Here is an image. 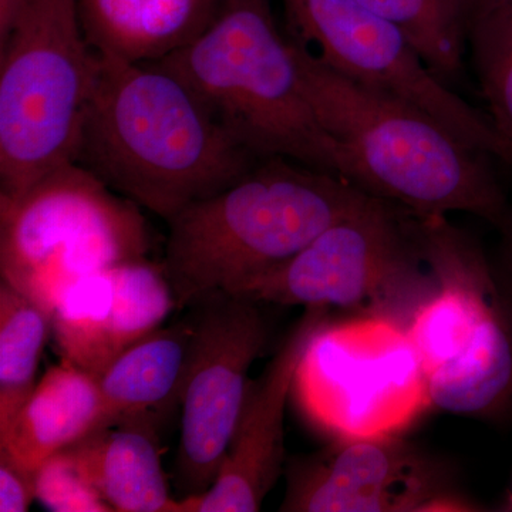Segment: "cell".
<instances>
[{
	"mask_svg": "<svg viewBox=\"0 0 512 512\" xmlns=\"http://www.w3.org/2000/svg\"><path fill=\"white\" fill-rule=\"evenodd\" d=\"M258 161L177 74L100 55L74 163L121 197L168 222Z\"/></svg>",
	"mask_w": 512,
	"mask_h": 512,
	"instance_id": "1",
	"label": "cell"
},
{
	"mask_svg": "<svg viewBox=\"0 0 512 512\" xmlns=\"http://www.w3.org/2000/svg\"><path fill=\"white\" fill-rule=\"evenodd\" d=\"M292 37L306 92L342 148L349 183L419 218L468 212L508 228L512 210L490 157L419 107L330 69Z\"/></svg>",
	"mask_w": 512,
	"mask_h": 512,
	"instance_id": "2",
	"label": "cell"
},
{
	"mask_svg": "<svg viewBox=\"0 0 512 512\" xmlns=\"http://www.w3.org/2000/svg\"><path fill=\"white\" fill-rule=\"evenodd\" d=\"M372 197L309 165L259 160L235 183L167 222L161 265L178 311L274 271Z\"/></svg>",
	"mask_w": 512,
	"mask_h": 512,
	"instance_id": "3",
	"label": "cell"
},
{
	"mask_svg": "<svg viewBox=\"0 0 512 512\" xmlns=\"http://www.w3.org/2000/svg\"><path fill=\"white\" fill-rule=\"evenodd\" d=\"M258 160L286 158L348 180L342 148L306 92L292 36L269 0H218L207 28L158 62Z\"/></svg>",
	"mask_w": 512,
	"mask_h": 512,
	"instance_id": "4",
	"label": "cell"
},
{
	"mask_svg": "<svg viewBox=\"0 0 512 512\" xmlns=\"http://www.w3.org/2000/svg\"><path fill=\"white\" fill-rule=\"evenodd\" d=\"M99 67L79 0H23L0 39V200L74 163Z\"/></svg>",
	"mask_w": 512,
	"mask_h": 512,
	"instance_id": "5",
	"label": "cell"
},
{
	"mask_svg": "<svg viewBox=\"0 0 512 512\" xmlns=\"http://www.w3.org/2000/svg\"><path fill=\"white\" fill-rule=\"evenodd\" d=\"M437 289L407 325L431 406L495 416L512 400V308L487 258L447 217L419 218Z\"/></svg>",
	"mask_w": 512,
	"mask_h": 512,
	"instance_id": "6",
	"label": "cell"
},
{
	"mask_svg": "<svg viewBox=\"0 0 512 512\" xmlns=\"http://www.w3.org/2000/svg\"><path fill=\"white\" fill-rule=\"evenodd\" d=\"M150 248L141 208L77 163L0 200L2 281L50 313L83 276L147 258Z\"/></svg>",
	"mask_w": 512,
	"mask_h": 512,
	"instance_id": "7",
	"label": "cell"
},
{
	"mask_svg": "<svg viewBox=\"0 0 512 512\" xmlns=\"http://www.w3.org/2000/svg\"><path fill=\"white\" fill-rule=\"evenodd\" d=\"M412 212L372 197L284 265L238 289L271 305L338 308L409 325L436 292Z\"/></svg>",
	"mask_w": 512,
	"mask_h": 512,
	"instance_id": "8",
	"label": "cell"
},
{
	"mask_svg": "<svg viewBox=\"0 0 512 512\" xmlns=\"http://www.w3.org/2000/svg\"><path fill=\"white\" fill-rule=\"evenodd\" d=\"M295 386L308 419L335 440L400 436L431 406L406 326L382 316L328 320Z\"/></svg>",
	"mask_w": 512,
	"mask_h": 512,
	"instance_id": "9",
	"label": "cell"
},
{
	"mask_svg": "<svg viewBox=\"0 0 512 512\" xmlns=\"http://www.w3.org/2000/svg\"><path fill=\"white\" fill-rule=\"evenodd\" d=\"M292 35L326 66L353 82L407 101L468 146L512 163V148L488 114L451 92L399 29L359 0H284Z\"/></svg>",
	"mask_w": 512,
	"mask_h": 512,
	"instance_id": "10",
	"label": "cell"
},
{
	"mask_svg": "<svg viewBox=\"0 0 512 512\" xmlns=\"http://www.w3.org/2000/svg\"><path fill=\"white\" fill-rule=\"evenodd\" d=\"M192 338L180 404L181 439L175 481L183 497L210 490L234 436L249 369L269 340L262 303L247 296L212 292L188 308Z\"/></svg>",
	"mask_w": 512,
	"mask_h": 512,
	"instance_id": "11",
	"label": "cell"
},
{
	"mask_svg": "<svg viewBox=\"0 0 512 512\" xmlns=\"http://www.w3.org/2000/svg\"><path fill=\"white\" fill-rule=\"evenodd\" d=\"M281 511H464L440 463L400 436L335 440L289 461Z\"/></svg>",
	"mask_w": 512,
	"mask_h": 512,
	"instance_id": "12",
	"label": "cell"
},
{
	"mask_svg": "<svg viewBox=\"0 0 512 512\" xmlns=\"http://www.w3.org/2000/svg\"><path fill=\"white\" fill-rule=\"evenodd\" d=\"M328 309L305 308L264 372L248 386L234 436L210 490L180 500V512H255L285 466V409L296 373Z\"/></svg>",
	"mask_w": 512,
	"mask_h": 512,
	"instance_id": "13",
	"label": "cell"
},
{
	"mask_svg": "<svg viewBox=\"0 0 512 512\" xmlns=\"http://www.w3.org/2000/svg\"><path fill=\"white\" fill-rule=\"evenodd\" d=\"M177 309L163 265L124 262L83 276L60 296L52 336L66 365L99 377Z\"/></svg>",
	"mask_w": 512,
	"mask_h": 512,
	"instance_id": "14",
	"label": "cell"
},
{
	"mask_svg": "<svg viewBox=\"0 0 512 512\" xmlns=\"http://www.w3.org/2000/svg\"><path fill=\"white\" fill-rule=\"evenodd\" d=\"M218 0H79L90 45L101 56L151 63L173 55L207 28Z\"/></svg>",
	"mask_w": 512,
	"mask_h": 512,
	"instance_id": "15",
	"label": "cell"
},
{
	"mask_svg": "<svg viewBox=\"0 0 512 512\" xmlns=\"http://www.w3.org/2000/svg\"><path fill=\"white\" fill-rule=\"evenodd\" d=\"M111 510L180 512L168 493L154 421L97 429L67 447Z\"/></svg>",
	"mask_w": 512,
	"mask_h": 512,
	"instance_id": "16",
	"label": "cell"
},
{
	"mask_svg": "<svg viewBox=\"0 0 512 512\" xmlns=\"http://www.w3.org/2000/svg\"><path fill=\"white\" fill-rule=\"evenodd\" d=\"M101 421L99 380L62 362L37 382L8 433L0 437V450L36 473L57 451L100 429Z\"/></svg>",
	"mask_w": 512,
	"mask_h": 512,
	"instance_id": "17",
	"label": "cell"
},
{
	"mask_svg": "<svg viewBox=\"0 0 512 512\" xmlns=\"http://www.w3.org/2000/svg\"><path fill=\"white\" fill-rule=\"evenodd\" d=\"M190 312L134 343L99 377L104 427L154 421L168 404H180L192 338Z\"/></svg>",
	"mask_w": 512,
	"mask_h": 512,
	"instance_id": "18",
	"label": "cell"
},
{
	"mask_svg": "<svg viewBox=\"0 0 512 512\" xmlns=\"http://www.w3.org/2000/svg\"><path fill=\"white\" fill-rule=\"evenodd\" d=\"M50 333L52 313L0 281V437L35 390Z\"/></svg>",
	"mask_w": 512,
	"mask_h": 512,
	"instance_id": "19",
	"label": "cell"
},
{
	"mask_svg": "<svg viewBox=\"0 0 512 512\" xmlns=\"http://www.w3.org/2000/svg\"><path fill=\"white\" fill-rule=\"evenodd\" d=\"M392 23L427 66L448 83L463 72L468 10L464 0H359Z\"/></svg>",
	"mask_w": 512,
	"mask_h": 512,
	"instance_id": "20",
	"label": "cell"
},
{
	"mask_svg": "<svg viewBox=\"0 0 512 512\" xmlns=\"http://www.w3.org/2000/svg\"><path fill=\"white\" fill-rule=\"evenodd\" d=\"M470 49L488 117L512 148V0H476L468 10Z\"/></svg>",
	"mask_w": 512,
	"mask_h": 512,
	"instance_id": "21",
	"label": "cell"
},
{
	"mask_svg": "<svg viewBox=\"0 0 512 512\" xmlns=\"http://www.w3.org/2000/svg\"><path fill=\"white\" fill-rule=\"evenodd\" d=\"M36 500L55 512H111L69 448L57 451L36 471Z\"/></svg>",
	"mask_w": 512,
	"mask_h": 512,
	"instance_id": "22",
	"label": "cell"
},
{
	"mask_svg": "<svg viewBox=\"0 0 512 512\" xmlns=\"http://www.w3.org/2000/svg\"><path fill=\"white\" fill-rule=\"evenodd\" d=\"M36 500V473L0 450V511L25 512Z\"/></svg>",
	"mask_w": 512,
	"mask_h": 512,
	"instance_id": "23",
	"label": "cell"
},
{
	"mask_svg": "<svg viewBox=\"0 0 512 512\" xmlns=\"http://www.w3.org/2000/svg\"><path fill=\"white\" fill-rule=\"evenodd\" d=\"M22 5L23 0H0V39L8 35Z\"/></svg>",
	"mask_w": 512,
	"mask_h": 512,
	"instance_id": "24",
	"label": "cell"
},
{
	"mask_svg": "<svg viewBox=\"0 0 512 512\" xmlns=\"http://www.w3.org/2000/svg\"><path fill=\"white\" fill-rule=\"evenodd\" d=\"M504 235V255H505V272H507V278H505L504 289L507 292L508 301L511 303L512 308V212L510 227L505 229Z\"/></svg>",
	"mask_w": 512,
	"mask_h": 512,
	"instance_id": "25",
	"label": "cell"
},
{
	"mask_svg": "<svg viewBox=\"0 0 512 512\" xmlns=\"http://www.w3.org/2000/svg\"><path fill=\"white\" fill-rule=\"evenodd\" d=\"M476 2V0H464V3H466L467 10H470L471 6H473V3Z\"/></svg>",
	"mask_w": 512,
	"mask_h": 512,
	"instance_id": "26",
	"label": "cell"
}]
</instances>
